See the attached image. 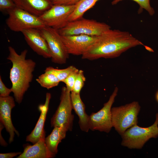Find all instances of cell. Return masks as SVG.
I'll list each match as a JSON object with an SVG mask.
<instances>
[{"label":"cell","instance_id":"obj_1","mask_svg":"<svg viewBox=\"0 0 158 158\" xmlns=\"http://www.w3.org/2000/svg\"><path fill=\"white\" fill-rule=\"evenodd\" d=\"M142 45L144 44L141 41L128 32L110 29L97 36L82 59L94 60L115 58L132 48Z\"/></svg>","mask_w":158,"mask_h":158},{"label":"cell","instance_id":"obj_2","mask_svg":"<svg viewBox=\"0 0 158 158\" xmlns=\"http://www.w3.org/2000/svg\"><path fill=\"white\" fill-rule=\"evenodd\" d=\"M8 49L9 54L7 59L12 63L9 75L12 83L11 88L15 101L20 104L32 82L36 63L32 59H26L27 49L19 54L13 47L9 46Z\"/></svg>","mask_w":158,"mask_h":158},{"label":"cell","instance_id":"obj_3","mask_svg":"<svg viewBox=\"0 0 158 158\" xmlns=\"http://www.w3.org/2000/svg\"><path fill=\"white\" fill-rule=\"evenodd\" d=\"M121 145L130 149H142L150 138H156L158 136V113L156 115V120L151 126L143 128L137 124L127 129L121 135Z\"/></svg>","mask_w":158,"mask_h":158},{"label":"cell","instance_id":"obj_4","mask_svg":"<svg viewBox=\"0 0 158 158\" xmlns=\"http://www.w3.org/2000/svg\"><path fill=\"white\" fill-rule=\"evenodd\" d=\"M140 108L137 101L111 108L112 127L121 135L127 129L137 124Z\"/></svg>","mask_w":158,"mask_h":158},{"label":"cell","instance_id":"obj_5","mask_svg":"<svg viewBox=\"0 0 158 158\" xmlns=\"http://www.w3.org/2000/svg\"><path fill=\"white\" fill-rule=\"evenodd\" d=\"M110 29L111 27L104 23L82 18L69 21L64 27L58 30L62 36L85 35L97 36Z\"/></svg>","mask_w":158,"mask_h":158},{"label":"cell","instance_id":"obj_6","mask_svg":"<svg viewBox=\"0 0 158 158\" xmlns=\"http://www.w3.org/2000/svg\"><path fill=\"white\" fill-rule=\"evenodd\" d=\"M6 24L11 30L21 32L30 28L40 29L45 26L39 17L16 7L7 12Z\"/></svg>","mask_w":158,"mask_h":158},{"label":"cell","instance_id":"obj_7","mask_svg":"<svg viewBox=\"0 0 158 158\" xmlns=\"http://www.w3.org/2000/svg\"><path fill=\"white\" fill-rule=\"evenodd\" d=\"M71 94V92L66 87H62L59 104L51 119V127H64L68 131L72 130L74 116L72 113Z\"/></svg>","mask_w":158,"mask_h":158},{"label":"cell","instance_id":"obj_8","mask_svg":"<svg viewBox=\"0 0 158 158\" xmlns=\"http://www.w3.org/2000/svg\"><path fill=\"white\" fill-rule=\"evenodd\" d=\"M40 30L47 42L52 62L60 64L65 63L69 54L66 51L58 30L47 26Z\"/></svg>","mask_w":158,"mask_h":158},{"label":"cell","instance_id":"obj_9","mask_svg":"<svg viewBox=\"0 0 158 158\" xmlns=\"http://www.w3.org/2000/svg\"><path fill=\"white\" fill-rule=\"evenodd\" d=\"M118 91L116 87L108 101L98 112H92L89 115L90 129L92 131L98 130L109 133L112 127L111 109Z\"/></svg>","mask_w":158,"mask_h":158},{"label":"cell","instance_id":"obj_10","mask_svg":"<svg viewBox=\"0 0 158 158\" xmlns=\"http://www.w3.org/2000/svg\"><path fill=\"white\" fill-rule=\"evenodd\" d=\"M75 7V5H53L39 18L45 26L59 30L69 22V17Z\"/></svg>","mask_w":158,"mask_h":158},{"label":"cell","instance_id":"obj_11","mask_svg":"<svg viewBox=\"0 0 158 158\" xmlns=\"http://www.w3.org/2000/svg\"><path fill=\"white\" fill-rule=\"evenodd\" d=\"M61 36L68 53L76 56H82L94 43L97 37V36L85 35Z\"/></svg>","mask_w":158,"mask_h":158},{"label":"cell","instance_id":"obj_12","mask_svg":"<svg viewBox=\"0 0 158 158\" xmlns=\"http://www.w3.org/2000/svg\"><path fill=\"white\" fill-rule=\"evenodd\" d=\"M22 32L27 43L33 51L44 58H51L47 42L40 29L30 28L24 30Z\"/></svg>","mask_w":158,"mask_h":158},{"label":"cell","instance_id":"obj_13","mask_svg":"<svg viewBox=\"0 0 158 158\" xmlns=\"http://www.w3.org/2000/svg\"><path fill=\"white\" fill-rule=\"evenodd\" d=\"M14 99L10 95L6 97H0V122L9 134V143L13 141L15 133L18 136L19 135L13 125L11 118V110L15 106Z\"/></svg>","mask_w":158,"mask_h":158},{"label":"cell","instance_id":"obj_14","mask_svg":"<svg viewBox=\"0 0 158 158\" xmlns=\"http://www.w3.org/2000/svg\"><path fill=\"white\" fill-rule=\"evenodd\" d=\"M51 98V93H47L44 103L39 105L38 109L41 112L40 116L33 130L27 136L26 139V141L30 142L33 144L38 141L41 138L45 137L44 124Z\"/></svg>","mask_w":158,"mask_h":158},{"label":"cell","instance_id":"obj_15","mask_svg":"<svg viewBox=\"0 0 158 158\" xmlns=\"http://www.w3.org/2000/svg\"><path fill=\"white\" fill-rule=\"evenodd\" d=\"M16 7L40 17L53 5L52 0H13Z\"/></svg>","mask_w":158,"mask_h":158},{"label":"cell","instance_id":"obj_16","mask_svg":"<svg viewBox=\"0 0 158 158\" xmlns=\"http://www.w3.org/2000/svg\"><path fill=\"white\" fill-rule=\"evenodd\" d=\"M45 137L33 145H27L24 147L23 152L17 158H52L56 155L51 152L45 142Z\"/></svg>","mask_w":158,"mask_h":158},{"label":"cell","instance_id":"obj_17","mask_svg":"<svg viewBox=\"0 0 158 158\" xmlns=\"http://www.w3.org/2000/svg\"><path fill=\"white\" fill-rule=\"evenodd\" d=\"M71 96L73 109L78 117L80 128L83 131L87 132L90 130L89 115L86 112L85 106L81 98L80 94L71 91Z\"/></svg>","mask_w":158,"mask_h":158},{"label":"cell","instance_id":"obj_18","mask_svg":"<svg viewBox=\"0 0 158 158\" xmlns=\"http://www.w3.org/2000/svg\"><path fill=\"white\" fill-rule=\"evenodd\" d=\"M68 131L64 127L56 126L54 127L51 133L45 138V144L51 152L55 155L57 154L58 145L65 138Z\"/></svg>","mask_w":158,"mask_h":158},{"label":"cell","instance_id":"obj_19","mask_svg":"<svg viewBox=\"0 0 158 158\" xmlns=\"http://www.w3.org/2000/svg\"><path fill=\"white\" fill-rule=\"evenodd\" d=\"M99 0H80L75 5L74 10L69 18L71 21L83 18L85 13L93 7L96 2Z\"/></svg>","mask_w":158,"mask_h":158},{"label":"cell","instance_id":"obj_20","mask_svg":"<svg viewBox=\"0 0 158 158\" xmlns=\"http://www.w3.org/2000/svg\"><path fill=\"white\" fill-rule=\"evenodd\" d=\"M36 81L41 87L47 89L58 86L60 82L54 75L46 72L39 75Z\"/></svg>","mask_w":158,"mask_h":158},{"label":"cell","instance_id":"obj_21","mask_svg":"<svg viewBox=\"0 0 158 158\" xmlns=\"http://www.w3.org/2000/svg\"><path fill=\"white\" fill-rule=\"evenodd\" d=\"M76 68L73 66H70L62 69L54 68L51 66L46 68L44 72H48L54 75L60 82H63L68 75Z\"/></svg>","mask_w":158,"mask_h":158},{"label":"cell","instance_id":"obj_22","mask_svg":"<svg viewBox=\"0 0 158 158\" xmlns=\"http://www.w3.org/2000/svg\"><path fill=\"white\" fill-rule=\"evenodd\" d=\"M123 0H114L111 2L112 5L117 4L119 2ZM137 3L139 6L140 7L138 11V13H141L143 9L145 10L150 15L153 16L155 13L154 8L152 7L150 3V0H131Z\"/></svg>","mask_w":158,"mask_h":158},{"label":"cell","instance_id":"obj_23","mask_svg":"<svg viewBox=\"0 0 158 158\" xmlns=\"http://www.w3.org/2000/svg\"><path fill=\"white\" fill-rule=\"evenodd\" d=\"M85 80L84 71L82 70H79L72 91L77 94H80Z\"/></svg>","mask_w":158,"mask_h":158},{"label":"cell","instance_id":"obj_24","mask_svg":"<svg viewBox=\"0 0 158 158\" xmlns=\"http://www.w3.org/2000/svg\"><path fill=\"white\" fill-rule=\"evenodd\" d=\"M79 70L77 68L72 71L63 82L66 85V87L71 92L72 91Z\"/></svg>","mask_w":158,"mask_h":158},{"label":"cell","instance_id":"obj_25","mask_svg":"<svg viewBox=\"0 0 158 158\" xmlns=\"http://www.w3.org/2000/svg\"><path fill=\"white\" fill-rule=\"evenodd\" d=\"M16 5L13 0H0V11L7 12L15 7Z\"/></svg>","mask_w":158,"mask_h":158},{"label":"cell","instance_id":"obj_26","mask_svg":"<svg viewBox=\"0 0 158 158\" xmlns=\"http://www.w3.org/2000/svg\"><path fill=\"white\" fill-rule=\"evenodd\" d=\"M12 92L11 88L7 87L2 81L1 77L0 76V97H6L9 96Z\"/></svg>","mask_w":158,"mask_h":158},{"label":"cell","instance_id":"obj_27","mask_svg":"<svg viewBox=\"0 0 158 158\" xmlns=\"http://www.w3.org/2000/svg\"><path fill=\"white\" fill-rule=\"evenodd\" d=\"M80 0H52L53 5H76Z\"/></svg>","mask_w":158,"mask_h":158},{"label":"cell","instance_id":"obj_28","mask_svg":"<svg viewBox=\"0 0 158 158\" xmlns=\"http://www.w3.org/2000/svg\"><path fill=\"white\" fill-rule=\"evenodd\" d=\"M22 153L21 152H10L5 153H0V158H12L18 155H20Z\"/></svg>","mask_w":158,"mask_h":158},{"label":"cell","instance_id":"obj_29","mask_svg":"<svg viewBox=\"0 0 158 158\" xmlns=\"http://www.w3.org/2000/svg\"><path fill=\"white\" fill-rule=\"evenodd\" d=\"M4 127V125L1 123H0V143L1 145L6 147L8 145L7 142L2 137L1 132L2 129Z\"/></svg>","mask_w":158,"mask_h":158},{"label":"cell","instance_id":"obj_30","mask_svg":"<svg viewBox=\"0 0 158 158\" xmlns=\"http://www.w3.org/2000/svg\"><path fill=\"white\" fill-rule=\"evenodd\" d=\"M155 97L157 101L158 102V90L156 93Z\"/></svg>","mask_w":158,"mask_h":158}]
</instances>
